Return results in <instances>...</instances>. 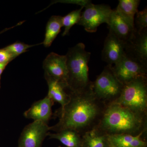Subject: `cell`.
<instances>
[{
  "instance_id": "cell-6",
  "label": "cell",
  "mask_w": 147,
  "mask_h": 147,
  "mask_svg": "<svg viewBox=\"0 0 147 147\" xmlns=\"http://www.w3.org/2000/svg\"><path fill=\"white\" fill-rule=\"evenodd\" d=\"M77 25L84 27L85 30L94 33L101 24H108L113 9L108 5H95L90 2L85 7Z\"/></svg>"
},
{
  "instance_id": "cell-10",
  "label": "cell",
  "mask_w": 147,
  "mask_h": 147,
  "mask_svg": "<svg viewBox=\"0 0 147 147\" xmlns=\"http://www.w3.org/2000/svg\"><path fill=\"white\" fill-rule=\"evenodd\" d=\"M109 31L125 44L134 37L136 33L134 27L132 26L116 10L113 9L108 24Z\"/></svg>"
},
{
  "instance_id": "cell-1",
  "label": "cell",
  "mask_w": 147,
  "mask_h": 147,
  "mask_svg": "<svg viewBox=\"0 0 147 147\" xmlns=\"http://www.w3.org/2000/svg\"><path fill=\"white\" fill-rule=\"evenodd\" d=\"M66 91L69 95V100L56 113L59 121L50 127V130L57 132L70 129L82 136L96 127L106 106L95 97L92 85L83 91Z\"/></svg>"
},
{
  "instance_id": "cell-20",
  "label": "cell",
  "mask_w": 147,
  "mask_h": 147,
  "mask_svg": "<svg viewBox=\"0 0 147 147\" xmlns=\"http://www.w3.org/2000/svg\"><path fill=\"white\" fill-rule=\"evenodd\" d=\"M83 8L84 7H82L79 9L73 11L62 17L63 27L65 28L64 31L62 34L63 36L67 35L71 27L79 23Z\"/></svg>"
},
{
  "instance_id": "cell-7",
  "label": "cell",
  "mask_w": 147,
  "mask_h": 147,
  "mask_svg": "<svg viewBox=\"0 0 147 147\" xmlns=\"http://www.w3.org/2000/svg\"><path fill=\"white\" fill-rule=\"evenodd\" d=\"M112 70L119 81L125 85L140 77L147 76V65L127 55L125 53Z\"/></svg>"
},
{
  "instance_id": "cell-27",
  "label": "cell",
  "mask_w": 147,
  "mask_h": 147,
  "mask_svg": "<svg viewBox=\"0 0 147 147\" xmlns=\"http://www.w3.org/2000/svg\"><path fill=\"white\" fill-rule=\"evenodd\" d=\"M0 79H1V76H0Z\"/></svg>"
},
{
  "instance_id": "cell-14",
  "label": "cell",
  "mask_w": 147,
  "mask_h": 147,
  "mask_svg": "<svg viewBox=\"0 0 147 147\" xmlns=\"http://www.w3.org/2000/svg\"><path fill=\"white\" fill-rule=\"evenodd\" d=\"M48 87L47 95L54 101L60 104L63 108L68 102L69 95L66 90V86L62 83L47 76H45Z\"/></svg>"
},
{
  "instance_id": "cell-9",
  "label": "cell",
  "mask_w": 147,
  "mask_h": 147,
  "mask_svg": "<svg viewBox=\"0 0 147 147\" xmlns=\"http://www.w3.org/2000/svg\"><path fill=\"white\" fill-rule=\"evenodd\" d=\"M66 61L65 55L50 53L43 62L44 77L53 78L62 83L67 88L68 71Z\"/></svg>"
},
{
  "instance_id": "cell-11",
  "label": "cell",
  "mask_w": 147,
  "mask_h": 147,
  "mask_svg": "<svg viewBox=\"0 0 147 147\" xmlns=\"http://www.w3.org/2000/svg\"><path fill=\"white\" fill-rule=\"evenodd\" d=\"M125 44L114 34L109 31L104 42L102 52L103 61L108 65L117 63L125 53Z\"/></svg>"
},
{
  "instance_id": "cell-22",
  "label": "cell",
  "mask_w": 147,
  "mask_h": 147,
  "mask_svg": "<svg viewBox=\"0 0 147 147\" xmlns=\"http://www.w3.org/2000/svg\"><path fill=\"white\" fill-rule=\"evenodd\" d=\"M134 27L136 31L139 32L147 29V9L138 11L134 18Z\"/></svg>"
},
{
  "instance_id": "cell-18",
  "label": "cell",
  "mask_w": 147,
  "mask_h": 147,
  "mask_svg": "<svg viewBox=\"0 0 147 147\" xmlns=\"http://www.w3.org/2000/svg\"><path fill=\"white\" fill-rule=\"evenodd\" d=\"M140 3L139 0H120L115 9L132 26L134 27V18L138 11Z\"/></svg>"
},
{
  "instance_id": "cell-25",
  "label": "cell",
  "mask_w": 147,
  "mask_h": 147,
  "mask_svg": "<svg viewBox=\"0 0 147 147\" xmlns=\"http://www.w3.org/2000/svg\"><path fill=\"white\" fill-rule=\"evenodd\" d=\"M108 147H118L117 146H115V145H114L113 144H112V143H111V142H110V143H109V144L108 145Z\"/></svg>"
},
{
  "instance_id": "cell-5",
  "label": "cell",
  "mask_w": 147,
  "mask_h": 147,
  "mask_svg": "<svg viewBox=\"0 0 147 147\" xmlns=\"http://www.w3.org/2000/svg\"><path fill=\"white\" fill-rule=\"evenodd\" d=\"M115 103L134 112L147 114V76L124 85L120 96Z\"/></svg>"
},
{
  "instance_id": "cell-16",
  "label": "cell",
  "mask_w": 147,
  "mask_h": 147,
  "mask_svg": "<svg viewBox=\"0 0 147 147\" xmlns=\"http://www.w3.org/2000/svg\"><path fill=\"white\" fill-rule=\"evenodd\" d=\"M82 147H108L110 143L108 135L95 128L82 136Z\"/></svg>"
},
{
  "instance_id": "cell-2",
  "label": "cell",
  "mask_w": 147,
  "mask_h": 147,
  "mask_svg": "<svg viewBox=\"0 0 147 147\" xmlns=\"http://www.w3.org/2000/svg\"><path fill=\"white\" fill-rule=\"evenodd\" d=\"M96 128L108 136L147 134V114L132 111L118 103L106 106Z\"/></svg>"
},
{
  "instance_id": "cell-4",
  "label": "cell",
  "mask_w": 147,
  "mask_h": 147,
  "mask_svg": "<svg viewBox=\"0 0 147 147\" xmlns=\"http://www.w3.org/2000/svg\"><path fill=\"white\" fill-rule=\"evenodd\" d=\"M123 86V84L115 76L112 66L108 65L92 84L95 96L106 106L117 102Z\"/></svg>"
},
{
  "instance_id": "cell-13",
  "label": "cell",
  "mask_w": 147,
  "mask_h": 147,
  "mask_svg": "<svg viewBox=\"0 0 147 147\" xmlns=\"http://www.w3.org/2000/svg\"><path fill=\"white\" fill-rule=\"evenodd\" d=\"M54 102L48 96L36 101L24 112L25 117L34 121H40L47 123L52 117V107Z\"/></svg>"
},
{
  "instance_id": "cell-12",
  "label": "cell",
  "mask_w": 147,
  "mask_h": 147,
  "mask_svg": "<svg viewBox=\"0 0 147 147\" xmlns=\"http://www.w3.org/2000/svg\"><path fill=\"white\" fill-rule=\"evenodd\" d=\"M125 51L127 55L147 65V29L136 32L133 38L125 44Z\"/></svg>"
},
{
  "instance_id": "cell-19",
  "label": "cell",
  "mask_w": 147,
  "mask_h": 147,
  "mask_svg": "<svg viewBox=\"0 0 147 147\" xmlns=\"http://www.w3.org/2000/svg\"><path fill=\"white\" fill-rule=\"evenodd\" d=\"M62 17L53 16L50 17L46 25L45 38L42 44L46 47H50L63 27Z\"/></svg>"
},
{
  "instance_id": "cell-26",
  "label": "cell",
  "mask_w": 147,
  "mask_h": 147,
  "mask_svg": "<svg viewBox=\"0 0 147 147\" xmlns=\"http://www.w3.org/2000/svg\"><path fill=\"white\" fill-rule=\"evenodd\" d=\"M62 147L60 146H59V147Z\"/></svg>"
},
{
  "instance_id": "cell-8",
  "label": "cell",
  "mask_w": 147,
  "mask_h": 147,
  "mask_svg": "<svg viewBox=\"0 0 147 147\" xmlns=\"http://www.w3.org/2000/svg\"><path fill=\"white\" fill-rule=\"evenodd\" d=\"M50 131L47 123L34 121L24 127L18 139L17 147H42Z\"/></svg>"
},
{
  "instance_id": "cell-21",
  "label": "cell",
  "mask_w": 147,
  "mask_h": 147,
  "mask_svg": "<svg viewBox=\"0 0 147 147\" xmlns=\"http://www.w3.org/2000/svg\"><path fill=\"white\" fill-rule=\"evenodd\" d=\"M40 44H42V42L34 45H28L22 42H16L4 48L9 52L13 56V57L16 58L19 55L26 52L29 48L37 46Z\"/></svg>"
},
{
  "instance_id": "cell-3",
  "label": "cell",
  "mask_w": 147,
  "mask_h": 147,
  "mask_svg": "<svg viewBox=\"0 0 147 147\" xmlns=\"http://www.w3.org/2000/svg\"><path fill=\"white\" fill-rule=\"evenodd\" d=\"M65 56L68 71L66 90L81 92L89 88L92 82L89 78L88 64L91 53L86 50L84 43L80 42L69 48Z\"/></svg>"
},
{
  "instance_id": "cell-23",
  "label": "cell",
  "mask_w": 147,
  "mask_h": 147,
  "mask_svg": "<svg viewBox=\"0 0 147 147\" xmlns=\"http://www.w3.org/2000/svg\"><path fill=\"white\" fill-rule=\"evenodd\" d=\"M15 59L4 48L0 50V63H9Z\"/></svg>"
},
{
  "instance_id": "cell-17",
  "label": "cell",
  "mask_w": 147,
  "mask_h": 147,
  "mask_svg": "<svg viewBox=\"0 0 147 147\" xmlns=\"http://www.w3.org/2000/svg\"><path fill=\"white\" fill-rule=\"evenodd\" d=\"M50 139H55L67 147H82V136L78 132L70 129H65L57 132H49Z\"/></svg>"
},
{
  "instance_id": "cell-24",
  "label": "cell",
  "mask_w": 147,
  "mask_h": 147,
  "mask_svg": "<svg viewBox=\"0 0 147 147\" xmlns=\"http://www.w3.org/2000/svg\"><path fill=\"white\" fill-rule=\"evenodd\" d=\"M8 63H0V76Z\"/></svg>"
},
{
  "instance_id": "cell-15",
  "label": "cell",
  "mask_w": 147,
  "mask_h": 147,
  "mask_svg": "<svg viewBox=\"0 0 147 147\" xmlns=\"http://www.w3.org/2000/svg\"><path fill=\"white\" fill-rule=\"evenodd\" d=\"M141 134L137 136L122 134L109 136L110 142L118 147H147L146 136Z\"/></svg>"
}]
</instances>
